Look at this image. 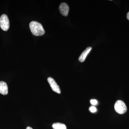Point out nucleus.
Returning <instances> with one entry per match:
<instances>
[{
  "mask_svg": "<svg viewBox=\"0 0 129 129\" xmlns=\"http://www.w3.org/2000/svg\"><path fill=\"white\" fill-rule=\"evenodd\" d=\"M30 31L35 36H41L45 33L43 26L40 23L36 21H32L29 24Z\"/></svg>",
  "mask_w": 129,
  "mask_h": 129,
  "instance_id": "nucleus-1",
  "label": "nucleus"
},
{
  "mask_svg": "<svg viewBox=\"0 0 129 129\" xmlns=\"http://www.w3.org/2000/svg\"><path fill=\"white\" fill-rule=\"evenodd\" d=\"M114 109L118 113L123 114L127 111V107L123 102L121 100H118L114 104Z\"/></svg>",
  "mask_w": 129,
  "mask_h": 129,
  "instance_id": "nucleus-2",
  "label": "nucleus"
},
{
  "mask_svg": "<svg viewBox=\"0 0 129 129\" xmlns=\"http://www.w3.org/2000/svg\"><path fill=\"white\" fill-rule=\"evenodd\" d=\"M10 23L8 17L6 14H2L0 17V27L4 31H7L9 29Z\"/></svg>",
  "mask_w": 129,
  "mask_h": 129,
  "instance_id": "nucleus-3",
  "label": "nucleus"
},
{
  "mask_svg": "<svg viewBox=\"0 0 129 129\" xmlns=\"http://www.w3.org/2000/svg\"><path fill=\"white\" fill-rule=\"evenodd\" d=\"M47 81L53 91H55L58 94L61 93L60 87L58 85L55 81L54 80V79L51 77H49L47 79Z\"/></svg>",
  "mask_w": 129,
  "mask_h": 129,
  "instance_id": "nucleus-4",
  "label": "nucleus"
},
{
  "mask_svg": "<svg viewBox=\"0 0 129 129\" xmlns=\"http://www.w3.org/2000/svg\"><path fill=\"white\" fill-rule=\"evenodd\" d=\"M59 11L61 14L64 16H68L69 11L68 5L65 3H62L60 4L59 7Z\"/></svg>",
  "mask_w": 129,
  "mask_h": 129,
  "instance_id": "nucleus-5",
  "label": "nucleus"
},
{
  "mask_svg": "<svg viewBox=\"0 0 129 129\" xmlns=\"http://www.w3.org/2000/svg\"><path fill=\"white\" fill-rule=\"evenodd\" d=\"M92 49V47H89L88 48H86L84 51L82 52L81 55L80 56L79 58V60L80 62H83L85 60L88 54L89 53L90 51Z\"/></svg>",
  "mask_w": 129,
  "mask_h": 129,
  "instance_id": "nucleus-6",
  "label": "nucleus"
},
{
  "mask_svg": "<svg viewBox=\"0 0 129 129\" xmlns=\"http://www.w3.org/2000/svg\"><path fill=\"white\" fill-rule=\"evenodd\" d=\"M0 93L3 95L7 94L8 93L7 84L4 81H0Z\"/></svg>",
  "mask_w": 129,
  "mask_h": 129,
  "instance_id": "nucleus-7",
  "label": "nucleus"
},
{
  "mask_svg": "<svg viewBox=\"0 0 129 129\" xmlns=\"http://www.w3.org/2000/svg\"><path fill=\"white\" fill-rule=\"evenodd\" d=\"M53 129H67V126L64 124L60 123H54L52 125Z\"/></svg>",
  "mask_w": 129,
  "mask_h": 129,
  "instance_id": "nucleus-8",
  "label": "nucleus"
},
{
  "mask_svg": "<svg viewBox=\"0 0 129 129\" xmlns=\"http://www.w3.org/2000/svg\"><path fill=\"white\" fill-rule=\"evenodd\" d=\"M90 111V112L92 113H95V112L96 111V109L95 107L94 106H92V107H90L89 108Z\"/></svg>",
  "mask_w": 129,
  "mask_h": 129,
  "instance_id": "nucleus-9",
  "label": "nucleus"
},
{
  "mask_svg": "<svg viewBox=\"0 0 129 129\" xmlns=\"http://www.w3.org/2000/svg\"><path fill=\"white\" fill-rule=\"evenodd\" d=\"M90 103L93 105H96L97 104L98 102L96 99H91L90 101Z\"/></svg>",
  "mask_w": 129,
  "mask_h": 129,
  "instance_id": "nucleus-10",
  "label": "nucleus"
},
{
  "mask_svg": "<svg viewBox=\"0 0 129 129\" xmlns=\"http://www.w3.org/2000/svg\"><path fill=\"white\" fill-rule=\"evenodd\" d=\"M127 19H128L129 21V12H128V13H127Z\"/></svg>",
  "mask_w": 129,
  "mask_h": 129,
  "instance_id": "nucleus-11",
  "label": "nucleus"
},
{
  "mask_svg": "<svg viewBox=\"0 0 129 129\" xmlns=\"http://www.w3.org/2000/svg\"><path fill=\"white\" fill-rule=\"evenodd\" d=\"M26 129H33L32 128H31V127H27Z\"/></svg>",
  "mask_w": 129,
  "mask_h": 129,
  "instance_id": "nucleus-12",
  "label": "nucleus"
}]
</instances>
